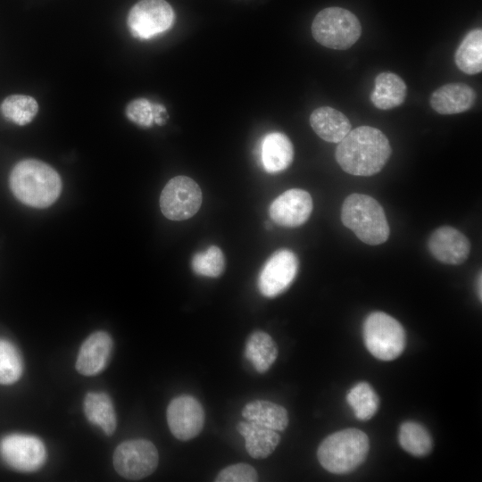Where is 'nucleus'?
Segmentation results:
<instances>
[{"label": "nucleus", "instance_id": "obj_1", "mask_svg": "<svg viewBox=\"0 0 482 482\" xmlns=\"http://www.w3.org/2000/svg\"><path fill=\"white\" fill-rule=\"evenodd\" d=\"M391 153L390 143L381 130L360 126L338 143L335 157L346 173L368 177L382 170Z\"/></svg>", "mask_w": 482, "mask_h": 482}, {"label": "nucleus", "instance_id": "obj_2", "mask_svg": "<svg viewBox=\"0 0 482 482\" xmlns=\"http://www.w3.org/2000/svg\"><path fill=\"white\" fill-rule=\"evenodd\" d=\"M10 187L21 203L35 208L53 204L62 190V180L50 165L36 159L18 162L10 174Z\"/></svg>", "mask_w": 482, "mask_h": 482}, {"label": "nucleus", "instance_id": "obj_3", "mask_svg": "<svg viewBox=\"0 0 482 482\" xmlns=\"http://www.w3.org/2000/svg\"><path fill=\"white\" fill-rule=\"evenodd\" d=\"M341 220L360 240L370 245L385 243L390 234L383 207L368 195H348L342 204Z\"/></svg>", "mask_w": 482, "mask_h": 482}, {"label": "nucleus", "instance_id": "obj_4", "mask_svg": "<svg viewBox=\"0 0 482 482\" xmlns=\"http://www.w3.org/2000/svg\"><path fill=\"white\" fill-rule=\"evenodd\" d=\"M370 449L367 435L357 428H346L327 436L320 445L317 457L320 465L335 474L353 471L366 459Z\"/></svg>", "mask_w": 482, "mask_h": 482}, {"label": "nucleus", "instance_id": "obj_5", "mask_svg": "<svg viewBox=\"0 0 482 482\" xmlns=\"http://www.w3.org/2000/svg\"><path fill=\"white\" fill-rule=\"evenodd\" d=\"M312 34L323 46L345 50L359 39L362 25L352 12L341 7H328L314 17Z\"/></svg>", "mask_w": 482, "mask_h": 482}, {"label": "nucleus", "instance_id": "obj_6", "mask_svg": "<svg viewBox=\"0 0 482 482\" xmlns=\"http://www.w3.org/2000/svg\"><path fill=\"white\" fill-rule=\"evenodd\" d=\"M362 332L367 349L378 360H395L405 348L406 335L403 326L386 312L370 313L363 322Z\"/></svg>", "mask_w": 482, "mask_h": 482}, {"label": "nucleus", "instance_id": "obj_7", "mask_svg": "<svg viewBox=\"0 0 482 482\" xmlns=\"http://www.w3.org/2000/svg\"><path fill=\"white\" fill-rule=\"evenodd\" d=\"M202 199L201 188L194 179L187 176H177L163 187L160 207L167 219L183 220L198 212Z\"/></svg>", "mask_w": 482, "mask_h": 482}, {"label": "nucleus", "instance_id": "obj_8", "mask_svg": "<svg viewBox=\"0 0 482 482\" xmlns=\"http://www.w3.org/2000/svg\"><path fill=\"white\" fill-rule=\"evenodd\" d=\"M159 461L154 444L145 439H133L121 443L113 453L115 470L123 478L132 480L152 474Z\"/></svg>", "mask_w": 482, "mask_h": 482}, {"label": "nucleus", "instance_id": "obj_9", "mask_svg": "<svg viewBox=\"0 0 482 482\" xmlns=\"http://www.w3.org/2000/svg\"><path fill=\"white\" fill-rule=\"evenodd\" d=\"M174 19V11L165 0H140L130 9L127 23L134 37L149 39L168 30Z\"/></svg>", "mask_w": 482, "mask_h": 482}, {"label": "nucleus", "instance_id": "obj_10", "mask_svg": "<svg viewBox=\"0 0 482 482\" xmlns=\"http://www.w3.org/2000/svg\"><path fill=\"white\" fill-rule=\"evenodd\" d=\"M298 268V259L292 251L280 249L275 252L260 272L258 287L261 294L275 297L286 291L296 277Z\"/></svg>", "mask_w": 482, "mask_h": 482}, {"label": "nucleus", "instance_id": "obj_11", "mask_svg": "<svg viewBox=\"0 0 482 482\" xmlns=\"http://www.w3.org/2000/svg\"><path fill=\"white\" fill-rule=\"evenodd\" d=\"M0 453L7 464L17 470L34 471L46 461V448L36 436L14 434L0 443Z\"/></svg>", "mask_w": 482, "mask_h": 482}, {"label": "nucleus", "instance_id": "obj_12", "mask_svg": "<svg viewBox=\"0 0 482 482\" xmlns=\"http://www.w3.org/2000/svg\"><path fill=\"white\" fill-rule=\"evenodd\" d=\"M167 422L172 435L181 441L195 437L204 424L201 403L188 395L174 398L167 408Z\"/></svg>", "mask_w": 482, "mask_h": 482}, {"label": "nucleus", "instance_id": "obj_13", "mask_svg": "<svg viewBox=\"0 0 482 482\" xmlns=\"http://www.w3.org/2000/svg\"><path fill=\"white\" fill-rule=\"evenodd\" d=\"M312 207V199L307 191L292 188L279 195L271 203L269 213L278 225L294 228L309 219Z\"/></svg>", "mask_w": 482, "mask_h": 482}, {"label": "nucleus", "instance_id": "obj_14", "mask_svg": "<svg viewBox=\"0 0 482 482\" xmlns=\"http://www.w3.org/2000/svg\"><path fill=\"white\" fill-rule=\"evenodd\" d=\"M428 247L437 261L451 265L463 263L470 253L468 237L450 226L435 229L428 238Z\"/></svg>", "mask_w": 482, "mask_h": 482}, {"label": "nucleus", "instance_id": "obj_15", "mask_svg": "<svg viewBox=\"0 0 482 482\" xmlns=\"http://www.w3.org/2000/svg\"><path fill=\"white\" fill-rule=\"evenodd\" d=\"M112 341L109 334L97 331L81 345L76 361L77 370L85 376H93L106 366L112 352Z\"/></svg>", "mask_w": 482, "mask_h": 482}, {"label": "nucleus", "instance_id": "obj_16", "mask_svg": "<svg viewBox=\"0 0 482 482\" xmlns=\"http://www.w3.org/2000/svg\"><path fill=\"white\" fill-rule=\"evenodd\" d=\"M477 93L467 84L454 82L436 89L430 96V105L440 114H455L470 110L475 104Z\"/></svg>", "mask_w": 482, "mask_h": 482}, {"label": "nucleus", "instance_id": "obj_17", "mask_svg": "<svg viewBox=\"0 0 482 482\" xmlns=\"http://www.w3.org/2000/svg\"><path fill=\"white\" fill-rule=\"evenodd\" d=\"M310 124L321 139L330 143H339L351 130L348 118L329 106H321L312 111Z\"/></svg>", "mask_w": 482, "mask_h": 482}, {"label": "nucleus", "instance_id": "obj_18", "mask_svg": "<svg viewBox=\"0 0 482 482\" xmlns=\"http://www.w3.org/2000/svg\"><path fill=\"white\" fill-rule=\"evenodd\" d=\"M237 430L245 438L247 453L255 459L268 457L280 441V436L276 430L250 420L239 421Z\"/></svg>", "mask_w": 482, "mask_h": 482}, {"label": "nucleus", "instance_id": "obj_19", "mask_svg": "<svg viewBox=\"0 0 482 482\" xmlns=\"http://www.w3.org/2000/svg\"><path fill=\"white\" fill-rule=\"evenodd\" d=\"M294 148L287 136L281 132L267 134L262 143V162L269 173L285 170L292 162Z\"/></svg>", "mask_w": 482, "mask_h": 482}, {"label": "nucleus", "instance_id": "obj_20", "mask_svg": "<svg viewBox=\"0 0 482 482\" xmlns=\"http://www.w3.org/2000/svg\"><path fill=\"white\" fill-rule=\"evenodd\" d=\"M370 101L380 110H389L401 105L407 95L403 79L393 72H381L375 78Z\"/></svg>", "mask_w": 482, "mask_h": 482}, {"label": "nucleus", "instance_id": "obj_21", "mask_svg": "<svg viewBox=\"0 0 482 482\" xmlns=\"http://www.w3.org/2000/svg\"><path fill=\"white\" fill-rule=\"evenodd\" d=\"M242 416L266 428L282 431L288 425L287 410L275 403L265 400H254L242 410Z\"/></svg>", "mask_w": 482, "mask_h": 482}, {"label": "nucleus", "instance_id": "obj_22", "mask_svg": "<svg viewBox=\"0 0 482 482\" xmlns=\"http://www.w3.org/2000/svg\"><path fill=\"white\" fill-rule=\"evenodd\" d=\"M245 357L259 373L266 372L278 356L272 337L263 331H254L246 340Z\"/></svg>", "mask_w": 482, "mask_h": 482}, {"label": "nucleus", "instance_id": "obj_23", "mask_svg": "<svg viewBox=\"0 0 482 482\" xmlns=\"http://www.w3.org/2000/svg\"><path fill=\"white\" fill-rule=\"evenodd\" d=\"M454 61L462 72L474 75L482 71V30L474 29L467 33L458 46Z\"/></svg>", "mask_w": 482, "mask_h": 482}, {"label": "nucleus", "instance_id": "obj_24", "mask_svg": "<svg viewBox=\"0 0 482 482\" xmlns=\"http://www.w3.org/2000/svg\"><path fill=\"white\" fill-rule=\"evenodd\" d=\"M84 411L87 420L99 426L106 435L116 428V415L110 397L104 393H88L84 399Z\"/></svg>", "mask_w": 482, "mask_h": 482}, {"label": "nucleus", "instance_id": "obj_25", "mask_svg": "<svg viewBox=\"0 0 482 482\" xmlns=\"http://www.w3.org/2000/svg\"><path fill=\"white\" fill-rule=\"evenodd\" d=\"M398 439L400 445L414 456L427 455L432 450L433 441L429 432L415 421H405L400 426Z\"/></svg>", "mask_w": 482, "mask_h": 482}, {"label": "nucleus", "instance_id": "obj_26", "mask_svg": "<svg viewBox=\"0 0 482 482\" xmlns=\"http://www.w3.org/2000/svg\"><path fill=\"white\" fill-rule=\"evenodd\" d=\"M346 401L360 420L371 419L379 405L378 395L367 382H360L353 386L347 393Z\"/></svg>", "mask_w": 482, "mask_h": 482}, {"label": "nucleus", "instance_id": "obj_27", "mask_svg": "<svg viewBox=\"0 0 482 482\" xmlns=\"http://www.w3.org/2000/svg\"><path fill=\"white\" fill-rule=\"evenodd\" d=\"M0 111L5 119L23 126L33 120L38 111V104L32 96L12 95L2 102Z\"/></svg>", "mask_w": 482, "mask_h": 482}, {"label": "nucleus", "instance_id": "obj_28", "mask_svg": "<svg viewBox=\"0 0 482 482\" xmlns=\"http://www.w3.org/2000/svg\"><path fill=\"white\" fill-rule=\"evenodd\" d=\"M166 109L159 104H153L145 98H137L126 107V115L132 122L145 128L151 127L153 123L162 125L166 118L162 114Z\"/></svg>", "mask_w": 482, "mask_h": 482}, {"label": "nucleus", "instance_id": "obj_29", "mask_svg": "<svg viewBox=\"0 0 482 482\" xmlns=\"http://www.w3.org/2000/svg\"><path fill=\"white\" fill-rule=\"evenodd\" d=\"M22 369L21 355L14 345L0 339V384L9 385L17 381Z\"/></svg>", "mask_w": 482, "mask_h": 482}, {"label": "nucleus", "instance_id": "obj_30", "mask_svg": "<svg viewBox=\"0 0 482 482\" xmlns=\"http://www.w3.org/2000/svg\"><path fill=\"white\" fill-rule=\"evenodd\" d=\"M191 266L195 273L200 276L216 278L225 268V258L222 251L216 245L194 255Z\"/></svg>", "mask_w": 482, "mask_h": 482}, {"label": "nucleus", "instance_id": "obj_31", "mask_svg": "<svg viewBox=\"0 0 482 482\" xmlns=\"http://www.w3.org/2000/svg\"><path fill=\"white\" fill-rule=\"evenodd\" d=\"M258 474L253 467L245 463L232 464L221 470L217 475L216 482H254Z\"/></svg>", "mask_w": 482, "mask_h": 482}, {"label": "nucleus", "instance_id": "obj_32", "mask_svg": "<svg viewBox=\"0 0 482 482\" xmlns=\"http://www.w3.org/2000/svg\"><path fill=\"white\" fill-rule=\"evenodd\" d=\"M477 293H478V296L481 300V297H482V295H481V272H479V275L478 276V278H477Z\"/></svg>", "mask_w": 482, "mask_h": 482}]
</instances>
